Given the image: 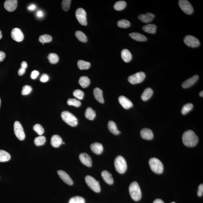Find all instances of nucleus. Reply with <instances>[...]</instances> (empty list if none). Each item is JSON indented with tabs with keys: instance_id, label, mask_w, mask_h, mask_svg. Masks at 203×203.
<instances>
[{
	"instance_id": "10",
	"label": "nucleus",
	"mask_w": 203,
	"mask_h": 203,
	"mask_svg": "<svg viewBox=\"0 0 203 203\" xmlns=\"http://www.w3.org/2000/svg\"><path fill=\"white\" fill-rule=\"evenodd\" d=\"M14 133L16 136L20 141H23L25 138V135L22 126L19 121H16L14 125Z\"/></svg>"
},
{
	"instance_id": "7",
	"label": "nucleus",
	"mask_w": 203,
	"mask_h": 203,
	"mask_svg": "<svg viewBox=\"0 0 203 203\" xmlns=\"http://www.w3.org/2000/svg\"><path fill=\"white\" fill-rule=\"evenodd\" d=\"M145 78V73L141 71L129 76L128 77V81L131 84H136L142 82Z\"/></svg>"
},
{
	"instance_id": "27",
	"label": "nucleus",
	"mask_w": 203,
	"mask_h": 203,
	"mask_svg": "<svg viewBox=\"0 0 203 203\" xmlns=\"http://www.w3.org/2000/svg\"><path fill=\"white\" fill-rule=\"evenodd\" d=\"M157 26L153 24H149L145 25L143 27V30L146 33L154 34L157 30Z\"/></svg>"
},
{
	"instance_id": "45",
	"label": "nucleus",
	"mask_w": 203,
	"mask_h": 203,
	"mask_svg": "<svg viewBox=\"0 0 203 203\" xmlns=\"http://www.w3.org/2000/svg\"><path fill=\"white\" fill-rule=\"evenodd\" d=\"M32 91V88L30 86L26 85L23 86L22 91V94L23 95H27L30 94Z\"/></svg>"
},
{
	"instance_id": "46",
	"label": "nucleus",
	"mask_w": 203,
	"mask_h": 203,
	"mask_svg": "<svg viewBox=\"0 0 203 203\" xmlns=\"http://www.w3.org/2000/svg\"><path fill=\"white\" fill-rule=\"evenodd\" d=\"M49 80V76L46 74H43L41 76L40 79V81L42 83H46Z\"/></svg>"
},
{
	"instance_id": "40",
	"label": "nucleus",
	"mask_w": 203,
	"mask_h": 203,
	"mask_svg": "<svg viewBox=\"0 0 203 203\" xmlns=\"http://www.w3.org/2000/svg\"><path fill=\"white\" fill-rule=\"evenodd\" d=\"M68 203H85V200L83 197L76 196L71 198Z\"/></svg>"
},
{
	"instance_id": "50",
	"label": "nucleus",
	"mask_w": 203,
	"mask_h": 203,
	"mask_svg": "<svg viewBox=\"0 0 203 203\" xmlns=\"http://www.w3.org/2000/svg\"><path fill=\"white\" fill-rule=\"evenodd\" d=\"M25 71L26 69H25V68H22L21 67V68L19 69L18 71L19 75V76H22L25 72Z\"/></svg>"
},
{
	"instance_id": "11",
	"label": "nucleus",
	"mask_w": 203,
	"mask_h": 203,
	"mask_svg": "<svg viewBox=\"0 0 203 203\" xmlns=\"http://www.w3.org/2000/svg\"><path fill=\"white\" fill-rule=\"evenodd\" d=\"M184 41L187 46L191 48L199 46L200 43L197 38L191 35H187L184 38Z\"/></svg>"
},
{
	"instance_id": "22",
	"label": "nucleus",
	"mask_w": 203,
	"mask_h": 203,
	"mask_svg": "<svg viewBox=\"0 0 203 203\" xmlns=\"http://www.w3.org/2000/svg\"><path fill=\"white\" fill-rule=\"evenodd\" d=\"M101 175L103 180L106 183L109 185H112L113 184L114 179L112 174L109 173L108 171H103L102 172Z\"/></svg>"
},
{
	"instance_id": "21",
	"label": "nucleus",
	"mask_w": 203,
	"mask_h": 203,
	"mask_svg": "<svg viewBox=\"0 0 203 203\" xmlns=\"http://www.w3.org/2000/svg\"><path fill=\"white\" fill-rule=\"evenodd\" d=\"M93 94L96 100L101 103H104V99L103 96V92L102 90L99 88H96L93 91Z\"/></svg>"
},
{
	"instance_id": "18",
	"label": "nucleus",
	"mask_w": 203,
	"mask_h": 203,
	"mask_svg": "<svg viewBox=\"0 0 203 203\" xmlns=\"http://www.w3.org/2000/svg\"><path fill=\"white\" fill-rule=\"evenodd\" d=\"M199 77L198 75H195L184 82L182 84L184 88H188L192 86L198 81Z\"/></svg>"
},
{
	"instance_id": "35",
	"label": "nucleus",
	"mask_w": 203,
	"mask_h": 203,
	"mask_svg": "<svg viewBox=\"0 0 203 203\" xmlns=\"http://www.w3.org/2000/svg\"><path fill=\"white\" fill-rule=\"evenodd\" d=\"M52 38L51 36L48 34H44L41 36L39 38V41L43 45L45 43H49L52 41Z\"/></svg>"
},
{
	"instance_id": "41",
	"label": "nucleus",
	"mask_w": 203,
	"mask_h": 203,
	"mask_svg": "<svg viewBox=\"0 0 203 203\" xmlns=\"http://www.w3.org/2000/svg\"><path fill=\"white\" fill-rule=\"evenodd\" d=\"M67 103L69 106H74L77 107H80L81 104L80 101L76 99H68Z\"/></svg>"
},
{
	"instance_id": "26",
	"label": "nucleus",
	"mask_w": 203,
	"mask_h": 203,
	"mask_svg": "<svg viewBox=\"0 0 203 203\" xmlns=\"http://www.w3.org/2000/svg\"><path fill=\"white\" fill-rule=\"evenodd\" d=\"M108 127L109 130L115 135H118L120 133V131L118 130L116 124L113 121H109L108 123Z\"/></svg>"
},
{
	"instance_id": "25",
	"label": "nucleus",
	"mask_w": 203,
	"mask_h": 203,
	"mask_svg": "<svg viewBox=\"0 0 203 203\" xmlns=\"http://www.w3.org/2000/svg\"><path fill=\"white\" fill-rule=\"evenodd\" d=\"M121 57L126 62H130L132 59V55L130 52L127 49H124L121 52Z\"/></svg>"
},
{
	"instance_id": "48",
	"label": "nucleus",
	"mask_w": 203,
	"mask_h": 203,
	"mask_svg": "<svg viewBox=\"0 0 203 203\" xmlns=\"http://www.w3.org/2000/svg\"><path fill=\"white\" fill-rule=\"evenodd\" d=\"M39 71H32L31 75V78L33 80L36 79L37 78V77L39 76Z\"/></svg>"
},
{
	"instance_id": "56",
	"label": "nucleus",
	"mask_w": 203,
	"mask_h": 203,
	"mask_svg": "<svg viewBox=\"0 0 203 203\" xmlns=\"http://www.w3.org/2000/svg\"><path fill=\"white\" fill-rule=\"evenodd\" d=\"M2 32H1V30H0V40H1V39H2Z\"/></svg>"
},
{
	"instance_id": "19",
	"label": "nucleus",
	"mask_w": 203,
	"mask_h": 203,
	"mask_svg": "<svg viewBox=\"0 0 203 203\" xmlns=\"http://www.w3.org/2000/svg\"><path fill=\"white\" fill-rule=\"evenodd\" d=\"M141 136L144 139L151 140L154 138L152 131L149 128H144L141 131Z\"/></svg>"
},
{
	"instance_id": "14",
	"label": "nucleus",
	"mask_w": 203,
	"mask_h": 203,
	"mask_svg": "<svg viewBox=\"0 0 203 203\" xmlns=\"http://www.w3.org/2000/svg\"><path fill=\"white\" fill-rule=\"evenodd\" d=\"M4 6L6 10L9 12L15 11L17 6V1L16 0H7L5 1Z\"/></svg>"
},
{
	"instance_id": "23",
	"label": "nucleus",
	"mask_w": 203,
	"mask_h": 203,
	"mask_svg": "<svg viewBox=\"0 0 203 203\" xmlns=\"http://www.w3.org/2000/svg\"><path fill=\"white\" fill-rule=\"evenodd\" d=\"M62 138L58 135L52 136L51 138V144L52 146L54 147H58L62 144Z\"/></svg>"
},
{
	"instance_id": "1",
	"label": "nucleus",
	"mask_w": 203,
	"mask_h": 203,
	"mask_svg": "<svg viewBox=\"0 0 203 203\" xmlns=\"http://www.w3.org/2000/svg\"><path fill=\"white\" fill-rule=\"evenodd\" d=\"M182 141L187 146L193 147L198 144L199 138L193 131L189 130L184 132L182 135Z\"/></svg>"
},
{
	"instance_id": "44",
	"label": "nucleus",
	"mask_w": 203,
	"mask_h": 203,
	"mask_svg": "<svg viewBox=\"0 0 203 203\" xmlns=\"http://www.w3.org/2000/svg\"><path fill=\"white\" fill-rule=\"evenodd\" d=\"M71 1V0H63L62 1L61 5L64 11H67L69 10Z\"/></svg>"
},
{
	"instance_id": "5",
	"label": "nucleus",
	"mask_w": 203,
	"mask_h": 203,
	"mask_svg": "<svg viewBox=\"0 0 203 203\" xmlns=\"http://www.w3.org/2000/svg\"><path fill=\"white\" fill-rule=\"evenodd\" d=\"M61 116L63 120L68 125L74 127L78 125V119L71 112L64 111L61 113Z\"/></svg>"
},
{
	"instance_id": "53",
	"label": "nucleus",
	"mask_w": 203,
	"mask_h": 203,
	"mask_svg": "<svg viewBox=\"0 0 203 203\" xmlns=\"http://www.w3.org/2000/svg\"><path fill=\"white\" fill-rule=\"evenodd\" d=\"M153 203H164L163 201H162V200L160 199H156L155 200Z\"/></svg>"
},
{
	"instance_id": "59",
	"label": "nucleus",
	"mask_w": 203,
	"mask_h": 203,
	"mask_svg": "<svg viewBox=\"0 0 203 203\" xmlns=\"http://www.w3.org/2000/svg\"><path fill=\"white\" fill-rule=\"evenodd\" d=\"M175 203V202H172V203Z\"/></svg>"
},
{
	"instance_id": "29",
	"label": "nucleus",
	"mask_w": 203,
	"mask_h": 203,
	"mask_svg": "<svg viewBox=\"0 0 203 203\" xmlns=\"http://www.w3.org/2000/svg\"><path fill=\"white\" fill-rule=\"evenodd\" d=\"M96 116V112L91 107H88L85 112L86 117L90 120H94Z\"/></svg>"
},
{
	"instance_id": "47",
	"label": "nucleus",
	"mask_w": 203,
	"mask_h": 203,
	"mask_svg": "<svg viewBox=\"0 0 203 203\" xmlns=\"http://www.w3.org/2000/svg\"><path fill=\"white\" fill-rule=\"evenodd\" d=\"M203 194V184H201L199 187L198 191V195L199 196L201 197L202 196Z\"/></svg>"
},
{
	"instance_id": "17",
	"label": "nucleus",
	"mask_w": 203,
	"mask_h": 203,
	"mask_svg": "<svg viewBox=\"0 0 203 203\" xmlns=\"http://www.w3.org/2000/svg\"><path fill=\"white\" fill-rule=\"evenodd\" d=\"M155 16L151 13H146V14H141L138 16L139 20L143 23H149L152 21Z\"/></svg>"
},
{
	"instance_id": "28",
	"label": "nucleus",
	"mask_w": 203,
	"mask_h": 203,
	"mask_svg": "<svg viewBox=\"0 0 203 203\" xmlns=\"http://www.w3.org/2000/svg\"><path fill=\"white\" fill-rule=\"evenodd\" d=\"M153 90L150 88H147L144 90L141 95V98L142 100L146 101L150 98L153 94Z\"/></svg>"
},
{
	"instance_id": "12",
	"label": "nucleus",
	"mask_w": 203,
	"mask_h": 203,
	"mask_svg": "<svg viewBox=\"0 0 203 203\" xmlns=\"http://www.w3.org/2000/svg\"><path fill=\"white\" fill-rule=\"evenodd\" d=\"M11 36L12 39L17 42L22 41L24 39V35L22 32L18 28L13 29L11 31Z\"/></svg>"
},
{
	"instance_id": "51",
	"label": "nucleus",
	"mask_w": 203,
	"mask_h": 203,
	"mask_svg": "<svg viewBox=\"0 0 203 203\" xmlns=\"http://www.w3.org/2000/svg\"><path fill=\"white\" fill-rule=\"evenodd\" d=\"M28 65L27 62L25 61H23L21 64V68L26 69L27 68Z\"/></svg>"
},
{
	"instance_id": "4",
	"label": "nucleus",
	"mask_w": 203,
	"mask_h": 203,
	"mask_svg": "<svg viewBox=\"0 0 203 203\" xmlns=\"http://www.w3.org/2000/svg\"><path fill=\"white\" fill-rule=\"evenodd\" d=\"M149 164L153 172L157 174H161L164 170L163 163L159 159L152 158L149 161Z\"/></svg>"
},
{
	"instance_id": "34",
	"label": "nucleus",
	"mask_w": 203,
	"mask_h": 203,
	"mask_svg": "<svg viewBox=\"0 0 203 203\" xmlns=\"http://www.w3.org/2000/svg\"><path fill=\"white\" fill-rule=\"evenodd\" d=\"M75 36L80 41L86 43L87 42V38L86 35L83 32L78 30L76 32Z\"/></svg>"
},
{
	"instance_id": "30",
	"label": "nucleus",
	"mask_w": 203,
	"mask_h": 203,
	"mask_svg": "<svg viewBox=\"0 0 203 203\" xmlns=\"http://www.w3.org/2000/svg\"><path fill=\"white\" fill-rule=\"evenodd\" d=\"M79 83L83 88H86L89 86L90 83V80L87 77L83 76L80 77L79 80Z\"/></svg>"
},
{
	"instance_id": "6",
	"label": "nucleus",
	"mask_w": 203,
	"mask_h": 203,
	"mask_svg": "<svg viewBox=\"0 0 203 203\" xmlns=\"http://www.w3.org/2000/svg\"><path fill=\"white\" fill-rule=\"evenodd\" d=\"M86 184L88 186L96 193L100 192L101 188L99 182L95 179L93 177L87 175L85 178Z\"/></svg>"
},
{
	"instance_id": "33",
	"label": "nucleus",
	"mask_w": 203,
	"mask_h": 203,
	"mask_svg": "<svg viewBox=\"0 0 203 203\" xmlns=\"http://www.w3.org/2000/svg\"><path fill=\"white\" fill-rule=\"evenodd\" d=\"M126 6V3L125 1H118L115 4L114 8L117 11H121L124 9Z\"/></svg>"
},
{
	"instance_id": "24",
	"label": "nucleus",
	"mask_w": 203,
	"mask_h": 203,
	"mask_svg": "<svg viewBox=\"0 0 203 203\" xmlns=\"http://www.w3.org/2000/svg\"><path fill=\"white\" fill-rule=\"evenodd\" d=\"M129 36L134 40L137 41L143 42L147 40V38L144 35L141 33H129Z\"/></svg>"
},
{
	"instance_id": "15",
	"label": "nucleus",
	"mask_w": 203,
	"mask_h": 203,
	"mask_svg": "<svg viewBox=\"0 0 203 203\" xmlns=\"http://www.w3.org/2000/svg\"><path fill=\"white\" fill-rule=\"evenodd\" d=\"M80 160L84 165L88 167H91L92 166L91 158L88 154L86 153H83L80 154Z\"/></svg>"
},
{
	"instance_id": "42",
	"label": "nucleus",
	"mask_w": 203,
	"mask_h": 203,
	"mask_svg": "<svg viewBox=\"0 0 203 203\" xmlns=\"http://www.w3.org/2000/svg\"><path fill=\"white\" fill-rule=\"evenodd\" d=\"M33 129L38 135H41L44 132V129L40 124H36L33 126Z\"/></svg>"
},
{
	"instance_id": "38",
	"label": "nucleus",
	"mask_w": 203,
	"mask_h": 203,
	"mask_svg": "<svg viewBox=\"0 0 203 203\" xmlns=\"http://www.w3.org/2000/svg\"><path fill=\"white\" fill-rule=\"evenodd\" d=\"M49 62L52 64H55L59 61V58L58 55L55 53L50 54L48 56Z\"/></svg>"
},
{
	"instance_id": "52",
	"label": "nucleus",
	"mask_w": 203,
	"mask_h": 203,
	"mask_svg": "<svg viewBox=\"0 0 203 203\" xmlns=\"http://www.w3.org/2000/svg\"><path fill=\"white\" fill-rule=\"evenodd\" d=\"M36 15L38 17H42L43 16V12L42 11H39L37 12Z\"/></svg>"
},
{
	"instance_id": "16",
	"label": "nucleus",
	"mask_w": 203,
	"mask_h": 203,
	"mask_svg": "<svg viewBox=\"0 0 203 203\" xmlns=\"http://www.w3.org/2000/svg\"><path fill=\"white\" fill-rule=\"evenodd\" d=\"M119 101L121 106L125 109H129L133 106V103L131 101L123 96H120Z\"/></svg>"
},
{
	"instance_id": "39",
	"label": "nucleus",
	"mask_w": 203,
	"mask_h": 203,
	"mask_svg": "<svg viewBox=\"0 0 203 203\" xmlns=\"http://www.w3.org/2000/svg\"><path fill=\"white\" fill-rule=\"evenodd\" d=\"M193 105L191 103H187L184 105L181 109V113L182 115H185L193 109Z\"/></svg>"
},
{
	"instance_id": "3",
	"label": "nucleus",
	"mask_w": 203,
	"mask_h": 203,
	"mask_svg": "<svg viewBox=\"0 0 203 203\" xmlns=\"http://www.w3.org/2000/svg\"><path fill=\"white\" fill-rule=\"evenodd\" d=\"M115 166L117 171L120 174L125 173L127 169V165L125 159L120 155L117 156L115 159Z\"/></svg>"
},
{
	"instance_id": "43",
	"label": "nucleus",
	"mask_w": 203,
	"mask_h": 203,
	"mask_svg": "<svg viewBox=\"0 0 203 203\" xmlns=\"http://www.w3.org/2000/svg\"><path fill=\"white\" fill-rule=\"evenodd\" d=\"M73 95H74V97L80 99V100H82L84 98V92L82 90L80 89H77L74 91Z\"/></svg>"
},
{
	"instance_id": "9",
	"label": "nucleus",
	"mask_w": 203,
	"mask_h": 203,
	"mask_svg": "<svg viewBox=\"0 0 203 203\" xmlns=\"http://www.w3.org/2000/svg\"><path fill=\"white\" fill-rule=\"evenodd\" d=\"M178 4L182 11L185 14L190 15L193 12V8L189 2L187 0H180Z\"/></svg>"
},
{
	"instance_id": "32",
	"label": "nucleus",
	"mask_w": 203,
	"mask_h": 203,
	"mask_svg": "<svg viewBox=\"0 0 203 203\" xmlns=\"http://www.w3.org/2000/svg\"><path fill=\"white\" fill-rule=\"evenodd\" d=\"M78 66L80 70H87L91 66L90 63L82 60H79L78 62Z\"/></svg>"
},
{
	"instance_id": "20",
	"label": "nucleus",
	"mask_w": 203,
	"mask_h": 203,
	"mask_svg": "<svg viewBox=\"0 0 203 203\" xmlns=\"http://www.w3.org/2000/svg\"><path fill=\"white\" fill-rule=\"evenodd\" d=\"M92 151L96 154L99 155L101 154L103 151V145L99 143H94L90 146Z\"/></svg>"
},
{
	"instance_id": "13",
	"label": "nucleus",
	"mask_w": 203,
	"mask_h": 203,
	"mask_svg": "<svg viewBox=\"0 0 203 203\" xmlns=\"http://www.w3.org/2000/svg\"><path fill=\"white\" fill-rule=\"evenodd\" d=\"M57 173L60 178L65 183L70 185L73 184L74 182L72 179L66 172L63 170H59L58 171Z\"/></svg>"
},
{
	"instance_id": "2",
	"label": "nucleus",
	"mask_w": 203,
	"mask_h": 203,
	"mask_svg": "<svg viewBox=\"0 0 203 203\" xmlns=\"http://www.w3.org/2000/svg\"><path fill=\"white\" fill-rule=\"evenodd\" d=\"M129 193L133 199L135 201H138L141 200L142 194L139 185L136 182L131 183L129 187Z\"/></svg>"
},
{
	"instance_id": "31",
	"label": "nucleus",
	"mask_w": 203,
	"mask_h": 203,
	"mask_svg": "<svg viewBox=\"0 0 203 203\" xmlns=\"http://www.w3.org/2000/svg\"><path fill=\"white\" fill-rule=\"evenodd\" d=\"M11 159V155L5 150H0V162L8 161Z\"/></svg>"
},
{
	"instance_id": "49",
	"label": "nucleus",
	"mask_w": 203,
	"mask_h": 203,
	"mask_svg": "<svg viewBox=\"0 0 203 203\" xmlns=\"http://www.w3.org/2000/svg\"><path fill=\"white\" fill-rule=\"evenodd\" d=\"M5 57V54L4 52L0 51V62L4 60Z\"/></svg>"
},
{
	"instance_id": "54",
	"label": "nucleus",
	"mask_w": 203,
	"mask_h": 203,
	"mask_svg": "<svg viewBox=\"0 0 203 203\" xmlns=\"http://www.w3.org/2000/svg\"><path fill=\"white\" fill-rule=\"evenodd\" d=\"M36 8V6L34 5H30V6L28 7V9L30 10H34Z\"/></svg>"
},
{
	"instance_id": "36",
	"label": "nucleus",
	"mask_w": 203,
	"mask_h": 203,
	"mask_svg": "<svg viewBox=\"0 0 203 203\" xmlns=\"http://www.w3.org/2000/svg\"><path fill=\"white\" fill-rule=\"evenodd\" d=\"M46 139L45 136L40 135L35 138L34 143L36 146H41L44 145L46 142Z\"/></svg>"
},
{
	"instance_id": "57",
	"label": "nucleus",
	"mask_w": 203,
	"mask_h": 203,
	"mask_svg": "<svg viewBox=\"0 0 203 203\" xmlns=\"http://www.w3.org/2000/svg\"><path fill=\"white\" fill-rule=\"evenodd\" d=\"M1 99H0V106H1Z\"/></svg>"
},
{
	"instance_id": "37",
	"label": "nucleus",
	"mask_w": 203,
	"mask_h": 203,
	"mask_svg": "<svg viewBox=\"0 0 203 203\" xmlns=\"http://www.w3.org/2000/svg\"><path fill=\"white\" fill-rule=\"evenodd\" d=\"M117 25L120 28H127L130 27L131 23L128 20L122 19L117 22Z\"/></svg>"
},
{
	"instance_id": "55",
	"label": "nucleus",
	"mask_w": 203,
	"mask_h": 203,
	"mask_svg": "<svg viewBox=\"0 0 203 203\" xmlns=\"http://www.w3.org/2000/svg\"><path fill=\"white\" fill-rule=\"evenodd\" d=\"M199 95L200 96H201L202 97H203V91H201V92H200V93H199Z\"/></svg>"
},
{
	"instance_id": "8",
	"label": "nucleus",
	"mask_w": 203,
	"mask_h": 203,
	"mask_svg": "<svg viewBox=\"0 0 203 203\" xmlns=\"http://www.w3.org/2000/svg\"><path fill=\"white\" fill-rule=\"evenodd\" d=\"M75 15L76 18L78 20L80 24L83 26H86L87 25V14L85 10L82 8H79L76 10Z\"/></svg>"
},
{
	"instance_id": "58",
	"label": "nucleus",
	"mask_w": 203,
	"mask_h": 203,
	"mask_svg": "<svg viewBox=\"0 0 203 203\" xmlns=\"http://www.w3.org/2000/svg\"><path fill=\"white\" fill-rule=\"evenodd\" d=\"M62 143H63V144H65V143H64V142H62Z\"/></svg>"
}]
</instances>
